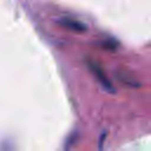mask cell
I'll return each instance as SVG.
<instances>
[{"mask_svg": "<svg viewBox=\"0 0 151 151\" xmlns=\"http://www.w3.org/2000/svg\"><path fill=\"white\" fill-rule=\"evenodd\" d=\"M63 24H64L66 27H68V28H71V29H73V31H77V32L85 31V27L81 25V22H78V21H74V20L65 19V20L63 21Z\"/></svg>", "mask_w": 151, "mask_h": 151, "instance_id": "cell-1", "label": "cell"}, {"mask_svg": "<svg viewBox=\"0 0 151 151\" xmlns=\"http://www.w3.org/2000/svg\"><path fill=\"white\" fill-rule=\"evenodd\" d=\"M91 68H92V71L94 72V74L97 76V78L105 85V86H109V87H111V85H110V83L107 81V79H106V77L104 76V73L101 72V70L98 67V66H96V65H92L91 64Z\"/></svg>", "mask_w": 151, "mask_h": 151, "instance_id": "cell-2", "label": "cell"}]
</instances>
